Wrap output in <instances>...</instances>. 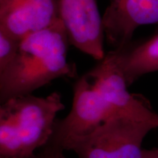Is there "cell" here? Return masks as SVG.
Instances as JSON below:
<instances>
[{
    "label": "cell",
    "instance_id": "1",
    "mask_svg": "<svg viewBox=\"0 0 158 158\" xmlns=\"http://www.w3.org/2000/svg\"><path fill=\"white\" fill-rule=\"evenodd\" d=\"M128 86L114 54L108 53L75 83L70 112L57 118L53 135L43 148L70 151L77 141L118 115L152 121L158 126V114L143 97L130 93Z\"/></svg>",
    "mask_w": 158,
    "mask_h": 158
},
{
    "label": "cell",
    "instance_id": "2",
    "mask_svg": "<svg viewBox=\"0 0 158 158\" xmlns=\"http://www.w3.org/2000/svg\"><path fill=\"white\" fill-rule=\"evenodd\" d=\"M68 32L62 20L21 40L16 55L0 71V102L34 91L59 78H74L76 65L67 58Z\"/></svg>",
    "mask_w": 158,
    "mask_h": 158
},
{
    "label": "cell",
    "instance_id": "3",
    "mask_svg": "<svg viewBox=\"0 0 158 158\" xmlns=\"http://www.w3.org/2000/svg\"><path fill=\"white\" fill-rule=\"evenodd\" d=\"M65 108L61 94H32L11 98L0 106V158H31L54 133L57 114Z\"/></svg>",
    "mask_w": 158,
    "mask_h": 158
},
{
    "label": "cell",
    "instance_id": "4",
    "mask_svg": "<svg viewBox=\"0 0 158 158\" xmlns=\"http://www.w3.org/2000/svg\"><path fill=\"white\" fill-rule=\"evenodd\" d=\"M155 122L129 115L110 118L71 147L78 158H142L144 138Z\"/></svg>",
    "mask_w": 158,
    "mask_h": 158
},
{
    "label": "cell",
    "instance_id": "5",
    "mask_svg": "<svg viewBox=\"0 0 158 158\" xmlns=\"http://www.w3.org/2000/svg\"><path fill=\"white\" fill-rule=\"evenodd\" d=\"M59 2L61 20L70 44L94 59H103L105 34L98 0H59Z\"/></svg>",
    "mask_w": 158,
    "mask_h": 158
},
{
    "label": "cell",
    "instance_id": "6",
    "mask_svg": "<svg viewBox=\"0 0 158 158\" xmlns=\"http://www.w3.org/2000/svg\"><path fill=\"white\" fill-rule=\"evenodd\" d=\"M148 24H158V0H109L102 16L105 36L116 49L127 45L138 27Z\"/></svg>",
    "mask_w": 158,
    "mask_h": 158
},
{
    "label": "cell",
    "instance_id": "7",
    "mask_svg": "<svg viewBox=\"0 0 158 158\" xmlns=\"http://www.w3.org/2000/svg\"><path fill=\"white\" fill-rule=\"evenodd\" d=\"M59 20V0H11L0 7V29L21 40Z\"/></svg>",
    "mask_w": 158,
    "mask_h": 158
},
{
    "label": "cell",
    "instance_id": "8",
    "mask_svg": "<svg viewBox=\"0 0 158 158\" xmlns=\"http://www.w3.org/2000/svg\"><path fill=\"white\" fill-rule=\"evenodd\" d=\"M128 86L141 76L158 71V34L135 47L112 51Z\"/></svg>",
    "mask_w": 158,
    "mask_h": 158
},
{
    "label": "cell",
    "instance_id": "9",
    "mask_svg": "<svg viewBox=\"0 0 158 158\" xmlns=\"http://www.w3.org/2000/svg\"><path fill=\"white\" fill-rule=\"evenodd\" d=\"M21 40L0 29V71L4 70L14 59Z\"/></svg>",
    "mask_w": 158,
    "mask_h": 158
},
{
    "label": "cell",
    "instance_id": "10",
    "mask_svg": "<svg viewBox=\"0 0 158 158\" xmlns=\"http://www.w3.org/2000/svg\"><path fill=\"white\" fill-rule=\"evenodd\" d=\"M31 158H65L64 153L54 152L46 149H41L38 153H36Z\"/></svg>",
    "mask_w": 158,
    "mask_h": 158
},
{
    "label": "cell",
    "instance_id": "11",
    "mask_svg": "<svg viewBox=\"0 0 158 158\" xmlns=\"http://www.w3.org/2000/svg\"><path fill=\"white\" fill-rule=\"evenodd\" d=\"M142 158H158V148L143 149Z\"/></svg>",
    "mask_w": 158,
    "mask_h": 158
},
{
    "label": "cell",
    "instance_id": "12",
    "mask_svg": "<svg viewBox=\"0 0 158 158\" xmlns=\"http://www.w3.org/2000/svg\"><path fill=\"white\" fill-rule=\"evenodd\" d=\"M11 0H0V7H2L4 6L9 3Z\"/></svg>",
    "mask_w": 158,
    "mask_h": 158
}]
</instances>
